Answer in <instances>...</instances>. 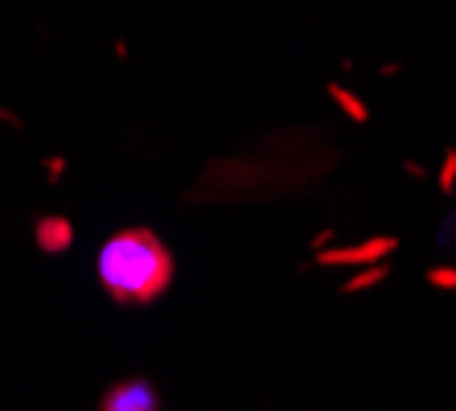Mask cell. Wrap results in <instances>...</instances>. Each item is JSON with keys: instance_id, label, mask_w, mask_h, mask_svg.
<instances>
[{"instance_id": "obj_1", "label": "cell", "mask_w": 456, "mask_h": 411, "mask_svg": "<svg viewBox=\"0 0 456 411\" xmlns=\"http://www.w3.org/2000/svg\"><path fill=\"white\" fill-rule=\"evenodd\" d=\"M99 280L124 305H149L173 280V255L152 231H119L99 251Z\"/></svg>"}, {"instance_id": "obj_2", "label": "cell", "mask_w": 456, "mask_h": 411, "mask_svg": "<svg viewBox=\"0 0 456 411\" xmlns=\"http://www.w3.org/2000/svg\"><path fill=\"white\" fill-rule=\"evenodd\" d=\"M391 251H395V239H370V242H362V247L321 255V264H374V259H382V255H391Z\"/></svg>"}, {"instance_id": "obj_3", "label": "cell", "mask_w": 456, "mask_h": 411, "mask_svg": "<svg viewBox=\"0 0 456 411\" xmlns=\"http://www.w3.org/2000/svg\"><path fill=\"white\" fill-rule=\"evenodd\" d=\"M107 411H157L152 407V395L140 382H132V387H119L111 399H107Z\"/></svg>"}, {"instance_id": "obj_4", "label": "cell", "mask_w": 456, "mask_h": 411, "mask_svg": "<svg viewBox=\"0 0 456 411\" xmlns=\"http://www.w3.org/2000/svg\"><path fill=\"white\" fill-rule=\"evenodd\" d=\"M330 95H333V103H338V107H341V111H346V116H350V119H358V124H366V119H370V107L362 103L358 95H350L346 86H338V83H333V86H330Z\"/></svg>"}, {"instance_id": "obj_5", "label": "cell", "mask_w": 456, "mask_h": 411, "mask_svg": "<svg viewBox=\"0 0 456 411\" xmlns=\"http://www.w3.org/2000/svg\"><path fill=\"white\" fill-rule=\"evenodd\" d=\"M42 242L45 247H62V242H70V226H66L62 218H50L42 226Z\"/></svg>"}, {"instance_id": "obj_6", "label": "cell", "mask_w": 456, "mask_h": 411, "mask_svg": "<svg viewBox=\"0 0 456 411\" xmlns=\"http://www.w3.org/2000/svg\"><path fill=\"white\" fill-rule=\"evenodd\" d=\"M452 185H456V148H448L444 173H440V190H452Z\"/></svg>"}, {"instance_id": "obj_7", "label": "cell", "mask_w": 456, "mask_h": 411, "mask_svg": "<svg viewBox=\"0 0 456 411\" xmlns=\"http://www.w3.org/2000/svg\"><path fill=\"white\" fill-rule=\"evenodd\" d=\"M432 284H440V288H456V267H436V272H432Z\"/></svg>"}, {"instance_id": "obj_8", "label": "cell", "mask_w": 456, "mask_h": 411, "mask_svg": "<svg viewBox=\"0 0 456 411\" xmlns=\"http://www.w3.org/2000/svg\"><path fill=\"white\" fill-rule=\"evenodd\" d=\"M374 280H382V267H374V272H366V275H358L350 288H366V284H374Z\"/></svg>"}]
</instances>
